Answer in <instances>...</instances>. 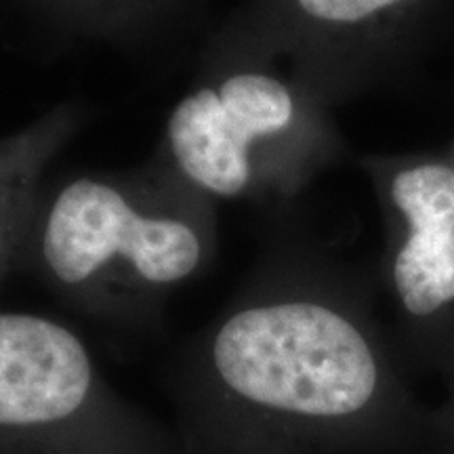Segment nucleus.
Returning <instances> with one entry per match:
<instances>
[{
    "label": "nucleus",
    "instance_id": "1a4fd4ad",
    "mask_svg": "<svg viewBox=\"0 0 454 454\" xmlns=\"http://www.w3.org/2000/svg\"><path fill=\"white\" fill-rule=\"evenodd\" d=\"M59 3L67 4V7L78 9L81 13L89 17H104V20H112L116 15H124L129 11L145 7L152 0H59Z\"/></svg>",
    "mask_w": 454,
    "mask_h": 454
},
{
    "label": "nucleus",
    "instance_id": "f257e3e1",
    "mask_svg": "<svg viewBox=\"0 0 454 454\" xmlns=\"http://www.w3.org/2000/svg\"><path fill=\"white\" fill-rule=\"evenodd\" d=\"M360 282L291 259L204 334L179 454H429L431 411Z\"/></svg>",
    "mask_w": 454,
    "mask_h": 454
},
{
    "label": "nucleus",
    "instance_id": "6e6552de",
    "mask_svg": "<svg viewBox=\"0 0 454 454\" xmlns=\"http://www.w3.org/2000/svg\"><path fill=\"white\" fill-rule=\"evenodd\" d=\"M446 397L431 411V444L429 454H454V364L444 374Z\"/></svg>",
    "mask_w": 454,
    "mask_h": 454
},
{
    "label": "nucleus",
    "instance_id": "9d476101",
    "mask_svg": "<svg viewBox=\"0 0 454 454\" xmlns=\"http://www.w3.org/2000/svg\"><path fill=\"white\" fill-rule=\"evenodd\" d=\"M446 150H448V152H450V154L454 156V141H452V144H450V145H448V147H446Z\"/></svg>",
    "mask_w": 454,
    "mask_h": 454
},
{
    "label": "nucleus",
    "instance_id": "f03ea898",
    "mask_svg": "<svg viewBox=\"0 0 454 454\" xmlns=\"http://www.w3.org/2000/svg\"><path fill=\"white\" fill-rule=\"evenodd\" d=\"M215 251L213 202L164 167L82 175L41 196L20 263L90 316L144 314L200 274Z\"/></svg>",
    "mask_w": 454,
    "mask_h": 454
},
{
    "label": "nucleus",
    "instance_id": "39448f33",
    "mask_svg": "<svg viewBox=\"0 0 454 454\" xmlns=\"http://www.w3.org/2000/svg\"><path fill=\"white\" fill-rule=\"evenodd\" d=\"M454 30V0H253L236 53L334 107L414 76Z\"/></svg>",
    "mask_w": 454,
    "mask_h": 454
},
{
    "label": "nucleus",
    "instance_id": "423d86ee",
    "mask_svg": "<svg viewBox=\"0 0 454 454\" xmlns=\"http://www.w3.org/2000/svg\"><path fill=\"white\" fill-rule=\"evenodd\" d=\"M383 219L381 286L408 366L454 364V156L448 150L360 158Z\"/></svg>",
    "mask_w": 454,
    "mask_h": 454
},
{
    "label": "nucleus",
    "instance_id": "20e7f679",
    "mask_svg": "<svg viewBox=\"0 0 454 454\" xmlns=\"http://www.w3.org/2000/svg\"><path fill=\"white\" fill-rule=\"evenodd\" d=\"M0 454H179L84 340L53 317L0 311Z\"/></svg>",
    "mask_w": 454,
    "mask_h": 454
},
{
    "label": "nucleus",
    "instance_id": "7ed1b4c3",
    "mask_svg": "<svg viewBox=\"0 0 454 454\" xmlns=\"http://www.w3.org/2000/svg\"><path fill=\"white\" fill-rule=\"evenodd\" d=\"M162 164L208 200H288L345 156L333 107L280 66L236 53L179 99Z\"/></svg>",
    "mask_w": 454,
    "mask_h": 454
},
{
    "label": "nucleus",
    "instance_id": "0eeeda50",
    "mask_svg": "<svg viewBox=\"0 0 454 454\" xmlns=\"http://www.w3.org/2000/svg\"><path fill=\"white\" fill-rule=\"evenodd\" d=\"M78 129V112L70 106L0 137V284L20 263L26 238L41 200L44 170Z\"/></svg>",
    "mask_w": 454,
    "mask_h": 454
}]
</instances>
